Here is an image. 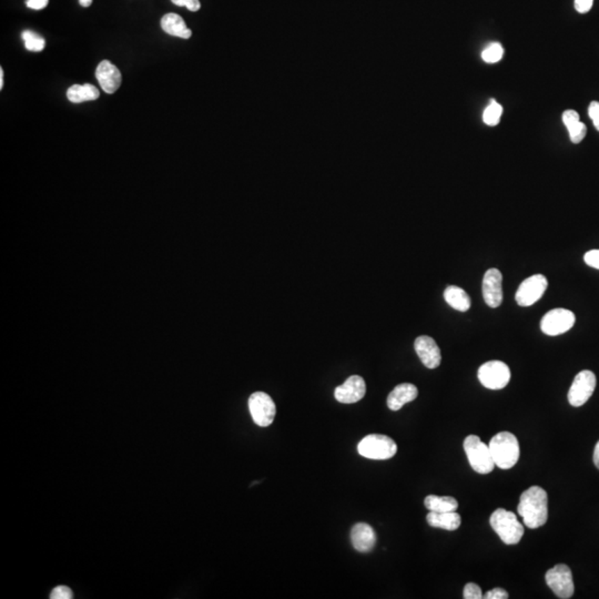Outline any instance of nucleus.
Segmentation results:
<instances>
[{"label":"nucleus","instance_id":"f257e3e1","mask_svg":"<svg viewBox=\"0 0 599 599\" xmlns=\"http://www.w3.org/2000/svg\"><path fill=\"white\" fill-rule=\"evenodd\" d=\"M518 514L528 528L535 530L545 525L548 518V496L545 489L532 486L520 495Z\"/></svg>","mask_w":599,"mask_h":599},{"label":"nucleus","instance_id":"f03ea898","mask_svg":"<svg viewBox=\"0 0 599 599\" xmlns=\"http://www.w3.org/2000/svg\"><path fill=\"white\" fill-rule=\"evenodd\" d=\"M493 459L498 468L509 470L514 468L520 459V444L516 436L509 432H500L489 444Z\"/></svg>","mask_w":599,"mask_h":599},{"label":"nucleus","instance_id":"7ed1b4c3","mask_svg":"<svg viewBox=\"0 0 599 599\" xmlns=\"http://www.w3.org/2000/svg\"><path fill=\"white\" fill-rule=\"evenodd\" d=\"M489 523L495 533L506 545L518 544L524 536V526L518 522L513 511L496 509L489 518Z\"/></svg>","mask_w":599,"mask_h":599},{"label":"nucleus","instance_id":"20e7f679","mask_svg":"<svg viewBox=\"0 0 599 599\" xmlns=\"http://www.w3.org/2000/svg\"><path fill=\"white\" fill-rule=\"evenodd\" d=\"M464 451L476 473L489 474L494 470V459L489 446L482 442L477 435H468L465 438Z\"/></svg>","mask_w":599,"mask_h":599},{"label":"nucleus","instance_id":"39448f33","mask_svg":"<svg viewBox=\"0 0 599 599\" xmlns=\"http://www.w3.org/2000/svg\"><path fill=\"white\" fill-rule=\"evenodd\" d=\"M358 451L363 457L370 459H390L397 452V445L386 435L370 434L359 443Z\"/></svg>","mask_w":599,"mask_h":599},{"label":"nucleus","instance_id":"423d86ee","mask_svg":"<svg viewBox=\"0 0 599 599\" xmlns=\"http://www.w3.org/2000/svg\"><path fill=\"white\" fill-rule=\"evenodd\" d=\"M479 382L489 390H502L511 379V370L502 361H489L479 368Z\"/></svg>","mask_w":599,"mask_h":599},{"label":"nucleus","instance_id":"0eeeda50","mask_svg":"<svg viewBox=\"0 0 599 599\" xmlns=\"http://www.w3.org/2000/svg\"><path fill=\"white\" fill-rule=\"evenodd\" d=\"M547 585L552 593L561 599H568L574 595L575 586L572 571L567 565L558 564L550 568L545 576Z\"/></svg>","mask_w":599,"mask_h":599},{"label":"nucleus","instance_id":"6e6552de","mask_svg":"<svg viewBox=\"0 0 599 599\" xmlns=\"http://www.w3.org/2000/svg\"><path fill=\"white\" fill-rule=\"evenodd\" d=\"M576 316L567 309H552L541 321V329L546 336H557L568 332L574 327Z\"/></svg>","mask_w":599,"mask_h":599},{"label":"nucleus","instance_id":"1a4fd4ad","mask_svg":"<svg viewBox=\"0 0 599 599\" xmlns=\"http://www.w3.org/2000/svg\"><path fill=\"white\" fill-rule=\"evenodd\" d=\"M249 411L254 423L268 427L274 420L277 407L272 397L264 392H256L249 399Z\"/></svg>","mask_w":599,"mask_h":599},{"label":"nucleus","instance_id":"9d476101","mask_svg":"<svg viewBox=\"0 0 599 599\" xmlns=\"http://www.w3.org/2000/svg\"><path fill=\"white\" fill-rule=\"evenodd\" d=\"M596 375L589 370H584L575 377L572 386L569 388V404L580 407L591 399L596 388Z\"/></svg>","mask_w":599,"mask_h":599},{"label":"nucleus","instance_id":"9b49d317","mask_svg":"<svg viewBox=\"0 0 599 599\" xmlns=\"http://www.w3.org/2000/svg\"><path fill=\"white\" fill-rule=\"evenodd\" d=\"M548 286V281L543 274L532 275L530 278L523 281L517 289L516 299L517 304L520 306H531L541 299Z\"/></svg>","mask_w":599,"mask_h":599},{"label":"nucleus","instance_id":"f8f14e48","mask_svg":"<svg viewBox=\"0 0 599 599\" xmlns=\"http://www.w3.org/2000/svg\"><path fill=\"white\" fill-rule=\"evenodd\" d=\"M503 275L498 269L487 270L484 274L483 290L484 301L489 308L496 309L503 302Z\"/></svg>","mask_w":599,"mask_h":599},{"label":"nucleus","instance_id":"ddd939ff","mask_svg":"<svg viewBox=\"0 0 599 599\" xmlns=\"http://www.w3.org/2000/svg\"><path fill=\"white\" fill-rule=\"evenodd\" d=\"M366 393V381L359 375H352L334 391L336 401L352 404L361 401Z\"/></svg>","mask_w":599,"mask_h":599},{"label":"nucleus","instance_id":"4468645a","mask_svg":"<svg viewBox=\"0 0 599 599\" xmlns=\"http://www.w3.org/2000/svg\"><path fill=\"white\" fill-rule=\"evenodd\" d=\"M414 347L418 358L426 368L433 370L440 366L442 355L434 338L427 336H418L414 343Z\"/></svg>","mask_w":599,"mask_h":599},{"label":"nucleus","instance_id":"2eb2a0df","mask_svg":"<svg viewBox=\"0 0 599 599\" xmlns=\"http://www.w3.org/2000/svg\"><path fill=\"white\" fill-rule=\"evenodd\" d=\"M96 78L102 90L109 95L115 94L122 81L120 70L109 60H102L98 65Z\"/></svg>","mask_w":599,"mask_h":599},{"label":"nucleus","instance_id":"dca6fc26","mask_svg":"<svg viewBox=\"0 0 599 599\" xmlns=\"http://www.w3.org/2000/svg\"><path fill=\"white\" fill-rule=\"evenodd\" d=\"M351 541L358 552H371L377 544V534L366 523H358L351 531Z\"/></svg>","mask_w":599,"mask_h":599},{"label":"nucleus","instance_id":"f3484780","mask_svg":"<svg viewBox=\"0 0 599 599\" xmlns=\"http://www.w3.org/2000/svg\"><path fill=\"white\" fill-rule=\"evenodd\" d=\"M418 390L416 385L411 383H402L397 385L388 396V407L390 410L399 411L407 403L418 397Z\"/></svg>","mask_w":599,"mask_h":599},{"label":"nucleus","instance_id":"a211bd4d","mask_svg":"<svg viewBox=\"0 0 599 599\" xmlns=\"http://www.w3.org/2000/svg\"><path fill=\"white\" fill-rule=\"evenodd\" d=\"M426 520L432 527L442 528L450 532L457 531L462 523L461 515L457 514V511H444V513L429 511L426 516Z\"/></svg>","mask_w":599,"mask_h":599},{"label":"nucleus","instance_id":"6ab92c4d","mask_svg":"<svg viewBox=\"0 0 599 599\" xmlns=\"http://www.w3.org/2000/svg\"><path fill=\"white\" fill-rule=\"evenodd\" d=\"M161 28L170 36L179 37L182 39H189L192 36V31L187 27L183 18L172 13L163 17Z\"/></svg>","mask_w":599,"mask_h":599},{"label":"nucleus","instance_id":"aec40b11","mask_svg":"<svg viewBox=\"0 0 599 599\" xmlns=\"http://www.w3.org/2000/svg\"><path fill=\"white\" fill-rule=\"evenodd\" d=\"M444 299L450 306L461 312L470 310L472 304L470 295L462 288L457 286H450L446 288L444 291Z\"/></svg>","mask_w":599,"mask_h":599},{"label":"nucleus","instance_id":"412c9836","mask_svg":"<svg viewBox=\"0 0 599 599\" xmlns=\"http://www.w3.org/2000/svg\"><path fill=\"white\" fill-rule=\"evenodd\" d=\"M100 92L95 85L90 83L85 85H72L67 91V98L72 104H81L85 101H92L99 98Z\"/></svg>","mask_w":599,"mask_h":599},{"label":"nucleus","instance_id":"4be33fe9","mask_svg":"<svg viewBox=\"0 0 599 599\" xmlns=\"http://www.w3.org/2000/svg\"><path fill=\"white\" fill-rule=\"evenodd\" d=\"M424 505L429 511H455L459 507V502L452 496H436L429 495L424 500Z\"/></svg>","mask_w":599,"mask_h":599},{"label":"nucleus","instance_id":"5701e85b","mask_svg":"<svg viewBox=\"0 0 599 599\" xmlns=\"http://www.w3.org/2000/svg\"><path fill=\"white\" fill-rule=\"evenodd\" d=\"M502 115H503V107L495 100H491V104L483 113L484 124L489 126H498Z\"/></svg>","mask_w":599,"mask_h":599},{"label":"nucleus","instance_id":"b1692460","mask_svg":"<svg viewBox=\"0 0 599 599\" xmlns=\"http://www.w3.org/2000/svg\"><path fill=\"white\" fill-rule=\"evenodd\" d=\"M22 40L25 42V47L29 51H36V53H38V51H42L44 49L46 42H44V39L42 37L39 36L36 33L26 31L22 33Z\"/></svg>","mask_w":599,"mask_h":599},{"label":"nucleus","instance_id":"393cba45","mask_svg":"<svg viewBox=\"0 0 599 599\" xmlns=\"http://www.w3.org/2000/svg\"><path fill=\"white\" fill-rule=\"evenodd\" d=\"M504 56V48L498 42L489 44L482 53V59L487 63H496L502 60Z\"/></svg>","mask_w":599,"mask_h":599},{"label":"nucleus","instance_id":"a878e982","mask_svg":"<svg viewBox=\"0 0 599 599\" xmlns=\"http://www.w3.org/2000/svg\"><path fill=\"white\" fill-rule=\"evenodd\" d=\"M569 137H571V141L573 143H580L583 141L584 138L586 137V133H587V128H586L585 124L580 121L577 124H575L574 126L568 128Z\"/></svg>","mask_w":599,"mask_h":599},{"label":"nucleus","instance_id":"bb28decb","mask_svg":"<svg viewBox=\"0 0 599 599\" xmlns=\"http://www.w3.org/2000/svg\"><path fill=\"white\" fill-rule=\"evenodd\" d=\"M463 597L465 599H481L483 598V594H482V589H479V585L468 583L465 585Z\"/></svg>","mask_w":599,"mask_h":599},{"label":"nucleus","instance_id":"cd10ccee","mask_svg":"<svg viewBox=\"0 0 599 599\" xmlns=\"http://www.w3.org/2000/svg\"><path fill=\"white\" fill-rule=\"evenodd\" d=\"M72 589L67 586H57L50 594L51 599H72Z\"/></svg>","mask_w":599,"mask_h":599},{"label":"nucleus","instance_id":"c85d7f7f","mask_svg":"<svg viewBox=\"0 0 599 599\" xmlns=\"http://www.w3.org/2000/svg\"><path fill=\"white\" fill-rule=\"evenodd\" d=\"M584 261L589 267L599 270V250H591L585 253Z\"/></svg>","mask_w":599,"mask_h":599},{"label":"nucleus","instance_id":"c756f323","mask_svg":"<svg viewBox=\"0 0 599 599\" xmlns=\"http://www.w3.org/2000/svg\"><path fill=\"white\" fill-rule=\"evenodd\" d=\"M580 115L575 110H566L563 113V122L567 129L580 122Z\"/></svg>","mask_w":599,"mask_h":599},{"label":"nucleus","instance_id":"7c9ffc66","mask_svg":"<svg viewBox=\"0 0 599 599\" xmlns=\"http://www.w3.org/2000/svg\"><path fill=\"white\" fill-rule=\"evenodd\" d=\"M171 1L179 7H187L190 11H198L201 8L199 0H171Z\"/></svg>","mask_w":599,"mask_h":599},{"label":"nucleus","instance_id":"2f4dec72","mask_svg":"<svg viewBox=\"0 0 599 599\" xmlns=\"http://www.w3.org/2000/svg\"><path fill=\"white\" fill-rule=\"evenodd\" d=\"M589 118L593 121L597 131H599V102L591 101L589 107Z\"/></svg>","mask_w":599,"mask_h":599},{"label":"nucleus","instance_id":"473e14b6","mask_svg":"<svg viewBox=\"0 0 599 599\" xmlns=\"http://www.w3.org/2000/svg\"><path fill=\"white\" fill-rule=\"evenodd\" d=\"M483 598L486 599H507L509 594L507 591L503 589H493L487 591L486 594L484 595Z\"/></svg>","mask_w":599,"mask_h":599},{"label":"nucleus","instance_id":"72a5a7b5","mask_svg":"<svg viewBox=\"0 0 599 599\" xmlns=\"http://www.w3.org/2000/svg\"><path fill=\"white\" fill-rule=\"evenodd\" d=\"M593 3H594V0H575V9L580 14H586L591 10Z\"/></svg>","mask_w":599,"mask_h":599},{"label":"nucleus","instance_id":"f704fd0d","mask_svg":"<svg viewBox=\"0 0 599 599\" xmlns=\"http://www.w3.org/2000/svg\"><path fill=\"white\" fill-rule=\"evenodd\" d=\"M48 3L49 0H27V7L33 10H42L47 7Z\"/></svg>","mask_w":599,"mask_h":599},{"label":"nucleus","instance_id":"c9c22d12","mask_svg":"<svg viewBox=\"0 0 599 599\" xmlns=\"http://www.w3.org/2000/svg\"><path fill=\"white\" fill-rule=\"evenodd\" d=\"M594 463L595 465H596V468L599 470V441L598 443H597L596 446H595Z\"/></svg>","mask_w":599,"mask_h":599},{"label":"nucleus","instance_id":"e433bc0d","mask_svg":"<svg viewBox=\"0 0 599 599\" xmlns=\"http://www.w3.org/2000/svg\"><path fill=\"white\" fill-rule=\"evenodd\" d=\"M79 3L83 7H89L92 3V0H79Z\"/></svg>","mask_w":599,"mask_h":599},{"label":"nucleus","instance_id":"4c0bfd02","mask_svg":"<svg viewBox=\"0 0 599 599\" xmlns=\"http://www.w3.org/2000/svg\"><path fill=\"white\" fill-rule=\"evenodd\" d=\"M3 69H0V89H3Z\"/></svg>","mask_w":599,"mask_h":599}]
</instances>
